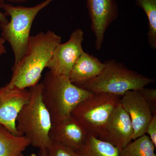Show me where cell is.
Instances as JSON below:
<instances>
[{
    "mask_svg": "<svg viewBox=\"0 0 156 156\" xmlns=\"http://www.w3.org/2000/svg\"><path fill=\"white\" fill-rule=\"evenodd\" d=\"M54 0H44L33 7L15 6L5 3L2 9L6 17H10L6 23H0L2 35L10 44L14 53V65L22 58L27 49L31 29L37 14Z\"/></svg>",
    "mask_w": 156,
    "mask_h": 156,
    "instance_id": "obj_4",
    "label": "cell"
},
{
    "mask_svg": "<svg viewBox=\"0 0 156 156\" xmlns=\"http://www.w3.org/2000/svg\"><path fill=\"white\" fill-rule=\"evenodd\" d=\"M137 7L144 11L148 21L147 37L150 47L156 49V0H135Z\"/></svg>",
    "mask_w": 156,
    "mask_h": 156,
    "instance_id": "obj_17",
    "label": "cell"
},
{
    "mask_svg": "<svg viewBox=\"0 0 156 156\" xmlns=\"http://www.w3.org/2000/svg\"><path fill=\"white\" fill-rule=\"evenodd\" d=\"M104 66V62L84 51L74 64L69 78L72 83L80 87L100 74Z\"/></svg>",
    "mask_w": 156,
    "mask_h": 156,
    "instance_id": "obj_13",
    "label": "cell"
},
{
    "mask_svg": "<svg viewBox=\"0 0 156 156\" xmlns=\"http://www.w3.org/2000/svg\"><path fill=\"white\" fill-rule=\"evenodd\" d=\"M5 3L4 0H0V23H6L9 21L4 13L1 11Z\"/></svg>",
    "mask_w": 156,
    "mask_h": 156,
    "instance_id": "obj_21",
    "label": "cell"
},
{
    "mask_svg": "<svg viewBox=\"0 0 156 156\" xmlns=\"http://www.w3.org/2000/svg\"><path fill=\"white\" fill-rule=\"evenodd\" d=\"M42 89L41 83L30 88V97L18 114L16 128L33 147L48 149L53 143L49 135L53 123L42 100Z\"/></svg>",
    "mask_w": 156,
    "mask_h": 156,
    "instance_id": "obj_3",
    "label": "cell"
},
{
    "mask_svg": "<svg viewBox=\"0 0 156 156\" xmlns=\"http://www.w3.org/2000/svg\"><path fill=\"white\" fill-rule=\"evenodd\" d=\"M30 95V90L11 87L8 83L0 87V125L14 135H23L17 131L16 119Z\"/></svg>",
    "mask_w": 156,
    "mask_h": 156,
    "instance_id": "obj_8",
    "label": "cell"
},
{
    "mask_svg": "<svg viewBox=\"0 0 156 156\" xmlns=\"http://www.w3.org/2000/svg\"><path fill=\"white\" fill-rule=\"evenodd\" d=\"M120 150L109 143L89 135L83 146L77 152L80 156H119Z\"/></svg>",
    "mask_w": 156,
    "mask_h": 156,
    "instance_id": "obj_15",
    "label": "cell"
},
{
    "mask_svg": "<svg viewBox=\"0 0 156 156\" xmlns=\"http://www.w3.org/2000/svg\"><path fill=\"white\" fill-rule=\"evenodd\" d=\"M139 91L149 106L153 115H156V90L144 87Z\"/></svg>",
    "mask_w": 156,
    "mask_h": 156,
    "instance_id": "obj_19",
    "label": "cell"
},
{
    "mask_svg": "<svg viewBox=\"0 0 156 156\" xmlns=\"http://www.w3.org/2000/svg\"><path fill=\"white\" fill-rule=\"evenodd\" d=\"M133 133L129 115L120 102L112 112L99 139L122 149L131 142Z\"/></svg>",
    "mask_w": 156,
    "mask_h": 156,
    "instance_id": "obj_10",
    "label": "cell"
},
{
    "mask_svg": "<svg viewBox=\"0 0 156 156\" xmlns=\"http://www.w3.org/2000/svg\"><path fill=\"white\" fill-rule=\"evenodd\" d=\"M61 41V37L50 30L30 36L24 55L12 68L9 86L27 89L38 83L54 49Z\"/></svg>",
    "mask_w": 156,
    "mask_h": 156,
    "instance_id": "obj_1",
    "label": "cell"
},
{
    "mask_svg": "<svg viewBox=\"0 0 156 156\" xmlns=\"http://www.w3.org/2000/svg\"><path fill=\"white\" fill-rule=\"evenodd\" d=\"M41 83L42 100L53 124L69 117L75 108L93 93L74 85L69 76L50 71Z\"/></svg>",
    "mask_w": 156,
    "mask_h": 156,
    "instance_id": "obj_2",
    "label": "cell"
},
{
    "mask_svg": "<svg viewBox=\"0 0 156 156\" xmlns=\"http://www.w3.org/2000/svg\"><path fill=\"white\" fill-rule=\"evenodd\" d=\"M83 37L82 29L73 31L67 42L60 43L55 48L47 68L57 74L69 76L74 64L84 52Z\"/></svg>",
    "mask_w": 156,
    "mask_h": 156,
    "instance_id": "obj_7",
    "label": "cell"
},
{
    "mask_svg": "<svg viewBox=\"0 0 156 156\" xmlns=\"http://www.w3.org/2000/svg\"><path fill=\"white\" fill-rule=\"evenodd\" d=\"M120 150L119 156H156L155 147L145 134Z\"/></svg>",
    "mask_w": 156,
    "mask_h": 156,
    "instance_id": "obj_16",
    "label": "cell"
},
{
    "mask_svg": "<svg viewBox=\"0 0 156 156\" xmlns=\"http://www.w3.org/2000/svg\"><path fill=\"white\" fill-rule=\"evenodd\" d=\"M6 1L10 3H20L27 2L28 0H6Z\"/></svg>",
    "mask_w": 156,
    "mask_h": 156,
    "instance_id": "obj_24",
    "label": "cell"
},
{
    "mask_svg": "<svg viewBox=\"0 0 156 156\" xmlns=\"http://www.w3.org/2000/svg\"><path fill=\"white\" fill-rule=\"evenodd\" d=\"M100 74L80 88L92 93H105L122 96L126 92L137 90L153 83L154 79L128 68L114 59L104 62Z\"/></svg>",
    "mask_w": 156,
    "mask_h": 156,
    "instance_id": "obj_5",
    "label": "cell"
},
{
    "mask_svg": "<svg viewBox=\"0 0 156 156\" xmlns=\"http://www.w3.org/2000/svg\"><path fill=\"white\" fill-rule=\"evenodd\" d=\"M38 155L39 156H48L47 149H40Z\"/></svg>",
    "mask_w": 156,
    "mask_h": 156,
    "instance_id": "obj_23",
    "label": "cell"
},
{
    "mask_svg": "<svg viewBox=\"0 0 156 156\" xmlns=\"http://www.w3.org/2000/svg\"><path fill=\"white\" fill-rule=\"evenodd\" d=\"M5 41L2 37L0 36V56L7 53V50L5 46Z\"/></svg>",
    "mask_w": 156,
    "mask_h": 156,
    "instance_id": "obj_22",
    "label": "cell"
},
{
    "mask_svg": "<svg viewBox=\"0 0 156 156\" xmlns=\"http://www.w3.org/2000/svg\"><path fill=\"white\" fill-rule=\"evenodd\" d=\"M50 139L78 151L86 143L89 134L71 116L52 124Z\"/></svg>",
    "mask_w": 156,
    "mask_h": 156,
    "instance_id": "obj_12",
    "label": "cell"
},
{
    "mask_svg": "<svg viewBox=\"0 0 156 156\" xmlns=\"http://www.w3.org/2000/svg\"><path fill=\"white\" fill-rule=\"evenodd\" d=\"M120 102L131 119L134 131L132 140L146 134V130L153 115L139 90L126 92L121 96Z\"/></svg>",
    "mask_w": 156,
    "mask_h": 156,
    "instance_id": "obj_11",
    "label": "cell"
},
{
    "mask_svg": "<svg viewBox=\"0 0 156 156\" xmlns=\"http://www.w3.org/2000/svg\"><path fill=\"white\" fill-rule=\"evenodd\" d=\"M147 134L150 139L156 147V115H154L146 128L145 134Z\"/></svg>",
    "mask_w": 156,
    "mask_h": 156,
    "instance_id": "obj_20",
    "label": "cell"
},
{
    "mask_svg": "<svg viewBox=\"0 0 156 156\" xmlns=\"http://www.w3.org/2000/svg\"><path fill=\"white\" fill-rule=\"evenodd\" d=\"M87 8L95 37V49L100 50L107 29L119 16L118 4L115 0H87Z\"/></svg>",
    "mask_w": 156,
    "mask_h": 156,
    "instance_id": "obj_9",
    "label": "cell"
},
{
    "mask_svg": "<svg viewBox=\"0 0 156 156\" xmlns=\"http://www.w3.org/2000/svg\"><path fill=\"white\" fill-rule=\"evenodd\" d=\"M30 145L26 136L14 135L0 125V156H25L23 152Z\"/></svg>",
    "mask_w": 156,
    "mask_h": 156,
    "instance_id": "obj_14",
    "label": "cell"
},
{
    "mask_svg": "<svg viewBox=\"0 0 156 156\" xmlns=\"http://www.w3.org/2000/svg\"><path fill=\"white\" fill-rule=\"evenodd\" d=\"M47 151L48 156H80L76 151L56 142H53Z\"/></svg>",
    "mask_w": 156,
    "mask_h": 156,
    "instance_id": "obj_18",
    "label": "cell"
},
{
    "mask_svg": "<svg viewBox=\"0 0 156 156\" xmlns=\"http://www.w3.org/2000/svg\"><path fill=\"white\" fill-rule=\"evenodd\" d=\"M121 96L93 93L80 102L71 114L89 135L99 138L110 116L120 103Z\"/></svg>",
    "mask_w": 156,
    "mask_h": 156,
    "instance_id": "obj_6",
    "label": "cell"
}]
</instances>
